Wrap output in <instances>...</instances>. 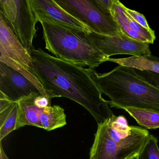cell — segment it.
Here are the masks:
<instances>
[{
	"instance_id": "6da1fadb",
	"label": "cell",
	"mask_w": 159,
	"mask_h": 159,
	"mask_svg": "<svg viewBox=\"0 0 159 159\" xmlns=\"http://www.w3.org/2000/svg\"><path fill=\"white\" fill-rule=\"evenodd\" d=\"M33 69L46 92L71 99L84 108L98 124L113 115L109 100L94 82L88 68L52 56L41 49L30 52Z\"/></svg>"
},
{
	"instance_id": "7a4b0ae2",
	"label": "cell",
	"mask_w": 159,
	"mask_h": 159,
	"mask_svg": "<svg viewBox=\"0 0 159 159\" xmlns=\"http://www.w3.org/2000/svg\"><path fill=\"white\" fill-rule=\"evenodd\" d=\"M88 70L102 93L109 98L111 107L159 111V89L145 80L134 69L119 65L106 73Z\"/></svg>"
},
{
	"instance_id": "3957f363",
	"label": "cell",
	"mask_w": 159,
	"mask_h": 159,
	"mask_svg": "<svg viewBox=\"0 0 159 159\" xmlns=\"http://www.w3.org/2000/svg\"><path fill=\"white\" fill-rule=\"evenodd\" d=\"M40 23L45 49L57 58L92 69L109 58L97 48L87 36L88 32L47 22Z\"/></svg>"
},
{
	"instance_id": "277c9868",
	"label": "cell",
	"mask_w": 159,
	"mask_h": 159,
	"mask_svg": "<svg viewBox=\"0 0 159 159\" xmlns=\"http://www.w3.org/2000/svg\"><path fill=\"white\" fill-rule=\"evenodd\" d=\"M68 13L85 25L90 31L103 35L121 33L111 11L102 8L98 0H55Z\"/></svg>"
},
{
	"instance_id": "5b68a950",
	"label": "cell",
	"mask_w": 159,
	"mask_h": 159,
	"mask_svg": "<svg viewBox=\"0 0 159 159\" xmlns=\"http://www.w3.org/2000/svg\"><path fill=\"white\" fill-rule=\"evenodd\" d=\"M0 62L14 69L30 80L44 95L47 93L35 75L30 53L22 45L0 13Z\"/></svg>"
},
{
	"instance_id": "8992f818",
	"label": "cell",
	"mask_w": 159,
	"mask_h": 159,
	"mask_svg": "<svg viewBox=\"0 0 159 159\" xmlns=\"http://www.w3.org/2000/svg\"><path fill=\"white\" fill-rule=\"evenodd\" d=\"M0 13L30 53L37 36V17L30 0H0Z\"/></svg>"
},
{
	"instance_id": "52a82bcc",
	"label": "cell",
	"mask_w": 159,
	"mask_h": 159,
	"mask_svg": "<svg viewBox=\"0 0 159 159\" xmlns=\"http://www.w3.org/2000/svg\"><path fill=\"white\" fill-rule=\"evenodd\" d=\"M87 36L97 48L109 57L116 55L151 56L149 43L131 39L122 32L110 36L90 31Z\"/></svg>"
},
{
	"instance_id": "ba28073f",
	"label": "cell",
	"mask_w": 159,
	"mask_h": 159,
	"mask_svg": "<svg viewBox=\"0 0 159 159\" xmlns=\"http://www.w3.org/2000/svg\"><path fill=\"white\" fill-rule=\"evenodd\" d=\"M108 134L120 147L133 151L142 149L148 138L146 129L139 126L129 125L123 116L113 114L105 121Z\"/></svg>"
},
{
	"instance_id": "9c48e42d",
	"label": "cell",
	"mask_w": 159,
	"mask_h": 159,
	"mask_svg": "<svg viewBox=\"0 0 159 159\" xmlns=\"http://www.w3.org/2000/svg\"><path fill=\"white\" fill-rule=\"evenodd\" d=\"M39 95L42 94L27 78L0 62V95L11 101L19 102Z\"/></svg>"
},
{
	"instance_id": "30bf717a",
	"label": "cell",
	"mask_w": 159,
	"mask_h": 159,
	"mask_svg": "<svg viewBox=\"0 0 159 159\" xmlns=\"http://www.w3.org/2000/svg\"><path fill=\"white\" fill-rule=\"evenodd\" d=\"M38 22L52 23L71 30L89 32L81 22L68 13L55 0H30Z\"/></svg>"
},
{
	"instance_id": "8fae6325",
	"label": "cell",
	"mask_w": 159,
	"mask_h": 159,
	"mask_svg": "<svg viewBox=\"0 0 159 159\" xmlns=\"http://www.w3.org/2000/svg\"><path fill=\"white\" fill-rule=\"evenodd\" d=\"M140 150H131L118 146L108 134L104 121L98 124L89 159H125Z\"/></svg>"
},
{
	"instance_id": "7c38bea8",
	"label": "cell",
	"mask_w": 159,
	"mask_h": 159,
	"mask_svg": "<svg viewBox=\"0 0 159 159\" xmlns=\"http://www.w3.org/2000/svg\"><path fill=\"white\" fill-rule=\"evenodd\" d=\"M124 6L119 0H113L111 13L121 32L136 40L152 44L156 39L154 31L146 29L138 24L125 11Z\"/></svg>"
},
{
	"instance_id": "4fadbf2b",
	"label": "cell",
	"mask_w": 159,
	"mask_h": 159,
	"mask_svg": "<svg viewBox=\"0 0 159 159\" xmlns=\"http://www.w3.org/2000/svg\"><path fill=\"white\" fill-rule=\"evenodd\" d=\"M20 107L19 102H13L0 95V141L10 133L20 129Z\"/></svg>"
},
{
	"instance_id": "5bb4252c",
	"label": "cell",
	"mask_w": 159,
	"mask_h": 159,
	"mask_svg": "<svg viewBox=\"0 0 159 159\" xmlns=\"http://www.w3.org/2000/svg\"><path fill=\"white\" fill-rule=\"evenodd\" d=\"M107 61L140 71H148L159 74V58L155 57L131 56L122 58H109Z\"/></svg>"
},
{
	"instance_id": "9a60e30c",
	"label": "cell",
	"mask_w": 159,
	"mask_h": 159,
	"mask_svg": "<svg viewBox=\"0 0 159 159\" xmlns=\"http://www.w3.org/2000/svg\"><path fill=\"white\" fill-rule=\"evenodd\" d=\"M40 128L51 131L66 125L65 110L58 105L43 108L39 117Z\"/></svg>"
},
{
	"instance_id": "2e32d148",
	"label": "cell",
	"mask_w": 159,
	"mask_h": 159,
	"mask_svg": "<svg viewBox=\"0 0 159 159\" xmlns=\"http://www.w3.org/2000/svg\"><path fill=\"white\" fill-rule=\"evenodd\" d=\"M124 110L142 127L148 129L159 128V111L133 107H126Z\"/></svg>"
},
{
	"instance_id": "e0dca14e",
	"label": "cell",
	"mask_w": 159,
	"mask_h": 159,
	"mask_svg": "<svg viewBox=\"0 0 159 159\" xmlns=\"http://www.w3.org/2000/svg\"><path fill=\"white\" fill-rule=\"evenodd\" d=\"M135 159H159L158 140L155 136L149 135L147 142Z\"/></svg>"
},
{
	"instance_id": "ac0fdd59",
	"label": "cell",
	"mask_w": 159,
	"mask_h": 159,
	"mask_svg": "<svg viewBox=\"0 0 159 159\" xmlns=\"http://www.w3.org/2000/svg\"><path fill=\"white\" fill-rule=\"evenodd\" d=\"M57 97L58 96L52 93L45 95H39L34 98V103L36 106L41 108L50 107L52 99Z\"/></svg>"
},
{
	"instance_id": "d6986e66",
	"label": "cell",
	"mask_w": 159,
	"mask_h": 159,
	"mask_svg": "<svg viewBox=\"0 0 159 159\" xmlns=\"http://www.w3.org/2000/svg\"><path fill=\"white\" fill-rule=\"evenodd\" d=\"M125 11L131 17L134 19L138 24H139L142 27L146 29L151 30V29L150 27L147 22L146 18L143 15L134 11V10H130L129 8H127L125 6H124Z\"/></svg>"
},
{
	"instance_id": "ffe728a7",
	"label": "cell",
	"mask_w": 159,
	"mask_h": 159,
	"mask_svg": "<svg viewBox=\"0 0 159 159\" xmlns=\"http://www.w3.org/2000/svg\"><path fill=\"white\" fill-rule=\"evenodd\" d=\"M145 80L159 89V74L148 71H136Z\"/></svg>"
},
{
	"instance_id": "44dd1931",
	"label": "cell",
	"mask_w": 159,
	"mask_h": 159,
	"mask_svg": "<svg viewBox=\"0 0 159 159\" xmlns=\"http://www.w3.org/2000/svg\"><path fill=\"white\" fill-rule=\"evenodd\" d=\"M0 159H10L4 152L2 141H0Z\"/></svg>"
},
{
	"instance_id": "7402d4cb",
	"label": "cell",
	"mask_w": 159,
	"mask_h": 159,
	"mask_svg": "<svg viewBox=\"0 0 159 159\" xmlns=\"http://www.w3.org/2000/svg\"><path fill=\"white\" fill-rule=\"evenodd\" d=\"M139 153V152H137V153H134V154L130 155V156L127 157V158H126L125 159H135L137 156H138V155Z\"/></svg>"
}]
</instances>
